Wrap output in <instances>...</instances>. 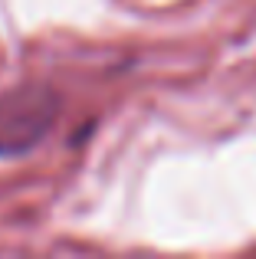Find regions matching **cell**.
<instances>
[{
  "instance_id": "cell-1",
  "label": "cell",
  "mask_w": 256,
  "mask_h": 259,
  "mask_svg": "<svg viewBox=\"0 0 256 259\" xmlns=\"http://www.w3.org/2000/svg\"><path fill=\"white\" fill-rule=\"evenodd\" d=\"M59 115V99L46 85H20L0 95V158L26 154L46 138Z\"/></svg>"
}]
</instances>
